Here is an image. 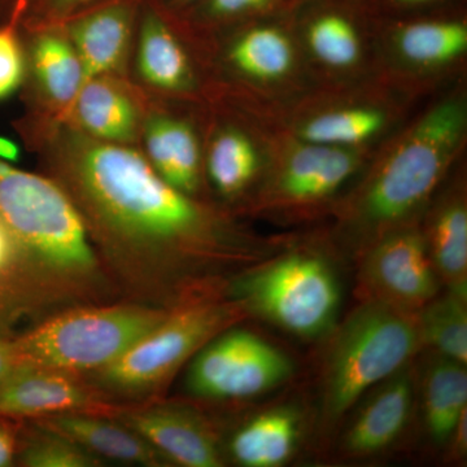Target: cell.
Masks as SVG:
<instances>
[{
    "label": "cell",
    "mask_w": 467,
    "mask_h": 467,
    "mask_svg": "<svg viewBox=\"0 0 467 467\" xmlns=\"http://www.w3.org/2000/svg\"><path fill=\"white\" fill-rule=\"evenodd\" d=\"M244 112L263 129L269 152L265 174L244 217L285 225L328 220L335 204L361 173L374 150L301 142Z\"/></svg>",
    "instance_id": "52a82bcc"
},
{
    "label": "cell",
    "mask_w": 467,
    "mask_h": 467,
    "mask_svg": "<svg viewBox=\"0 0 467 467\" xmlns=\"http://www.w3.org/2000/svg\"><path fill=\"white\" fill-rule=\"evenodd\" d=\"M353 2H364V3H367L368 0H353Z\"/></svg>",
    "instance_id": "60d3db41"
},
{
    "label": "cell",
    "mask_w": 467,
    "mask_h": 467,
    "mask_svg": "<svg viewBox=\"0 0 467 467\" xmlns=\"http://www.w3.org/2000/svg\"><path fill=\"white\" fill-rule=\"evenodd\" d=\"M26 5L27 0H17L0 26V100L11 97L26 82L23 21Z\"/></svg>",
    "instance_id": "4dcf8cb0"
},
{
    "label": "cell",
    "mask_w": 467,
    "mask_h": 467,
    "mask_svg": "<svg viewBox=\"0 0 467 467\" xmlns=\"http://www.w3.org/2000/svg\"><path fill=\"white\" fill-rule=\"evenodd\" d=\"M169 313L134 301L60 310L14 340L18 364L76 376L97 373L121 358Z\"/></svg>",
    "instance_id": "ba28073f"
},
{
    "label": "cell",
    "mask_w": 467,
    "mask_h": 467,
    "mask_svg": "<svg viewBox=\"0 0 467 467\" xmlns=\"http://www.w3.org/2000/svg\"><path fill=\"white\" fill-rule=\"evenodd\" d=\"M48 309L11 227L0 216V324Z\"/></svg>",
    "instance_id": "f1b7e54d"
},
{
    "label": "cell",
    "mask_w": 467,
    "mask_h": 467,
    "mask_svg": "<svg viewBox=\"0 0 467 467\" xmlns=\"http://www.w3.org/2000/svg\"><path fill=\"white\" fill-rule=\"evenodd\" d=\"M18 359L14 340L5 339L0 335V387L17 368Z\"/></svg>",
    "instance_id": "8d00e7d4"
},
{
    "label": "cell",
    "mask_w": 467,
    "mask_h": 467,
    "mask_svg": "<svg viewBox=\"0 0 467 467\" xmlns=\"http://www.w3.org/2000/svg\"><path fill=\"white\" fill-rule=\"evenodd\" d=\"M0 216L20 243L47 308L109 303L115 285L75 204L50 177L0 160Z\"/></svg>",
    "instance_id": "3957f363"
},
{
    "label": "cell",
    "mask_w": 467,
    "mask_h": 467,
    "mask_svg": "<svg viewBox=\"0 0 467 467\" xmlns=\"http://www.w3.org/2000/svg\"><path fill=\"white\" fill-rule=\"evenodd\" d=\"M444 453L451 462H462L467 456V414L461 418L453 434L451 435L448 444L445 445Z\"/></svg>",
    "instance_id": "e575fe53"
},
{
    "label": "cell",
    "mask_w": 467,
    "mask_h": 467,
    "mask_svg": "<svg viewBox=\"0 0 467 467\" xmlns=\"http://www.w3.org/2000/svg\"><path fill=\"white\" fill-rule=\"evenodd\" d=\"M121 422L158 451L171 465L221 467L227 462L225 445L199 411L175 404L122 410Z\"/></svg>",
    "instance_id": "44dd1931"
},
{
    "label": "cell",
    "mask_w": 467,
    "mask_h": 467,
    "mask_svg": "<svg viewBox=\"0 0 467 467\" xmlns=\"http://www.w3.org/2000/svg\"><path fill=\"white\" fill-rule=\"evenodd\" d=\"M466 150L467 76L423 101L374 150L328 217L335 251L355 260L387 234L418 225Z\"/></svg>",
    "instance_id": "7a4b0ae2"
},
{
    "label": "cell",
    "mask_w": 467,
    "mask_h": 467,
    "mask_svg": "<svg viewBox=\"0 0 467 467\" xmlns=\"http://www.w3.org/2000/svg\"><path fill=\"white\" fill-rule=\"evenodd\" d=\"M146 0H99L61 24L86 78L131 77L135 36Z\"/></svg>",
    "instance_id": "ffe728a7"
},
{
    "label": "cell",
    "mask_w": 467,
    "mask_h": 467,
    "mask_svg": "<svg viewBox=\"0 0 467 467\" xmlns=\"http://www.w3.org/2000/svg\"><path fill=\"white\" fill-rule=\"evenodd\" d=\"M417 367V407L427 441L444 451L461 418L467 414V365L427 350Z\"/></svg>",
    "instance_id": "484cf974"
},
{
    "label": "cell",
    "mask_w": 467,
    "mask_h": 467,
    "mask_svg": "<svg viewBox=\"0 0 467 467\" xmlns=\"http://www.w3.org/2000/svg\"><path fill=\"white\" fill-rule=\"evenodd\" d=\"M306 413L296 402H278L252 414L227 441V459L243 467H279L294 460L306 435Z\"/></svg>",
    "instance_id": "d4e9b609"
},
{
    "label": "cell",
    "mask_w": 467,
    "mask_h": 467,
    "mask_svg": "<svg viewBox=\"0 0 467 467\" xmlns=\"http://www.w3.org/2000/svg\"><path fill=\"white\" fill-rule=\"evenodd\" d=\"M16 129L75 204L113 285L134 303L171 310L225 295L292 238L264 235L217 202L178 192L138 147L101 142L34 110Z\"/></svg>",
    "instance_id": "6da1fadb"
},
{
    "label": "cell",
    "mask_w": 467,
    "mask_h": 467,
    "mask_svg": "<svg viewBox=\"0 0 467 467\" xmlns=\"http://www.w3.org/2000/svg\"><path fill=\"white\" fill-rule=\"evenodd\" d=\"M459 3L460 0H368L367 5L379 16H405L451 7Z\"/></svg>",
    "instance_id": "836d02e7"
},
{
    "label": "cell",
    "mask_w": 467,
    "mask_h": 467,
    "mask_svg": "<svg viewBox=\"0 0 467 467\" xmlns=\"http://www.w3.org/2000/svg\"><path fill=\"white\" fill-rule=\"evenodd\" d=\"M17 439L14 430L0 422V467L12 465L17 454Z\"/></svg>",
    "instance_id": "d590c367"
},
{
    "label": "cell",
    "mask_w": 467,
    "mask_h": 467,
    "mask_svg": "<svg viewBox=\"0 0 467 467\" xmlns=\"http://www.w3.org/2000/svg\"><path fill=\"white\" fill-rule=\"evenodd\" d=\"M0 2H2V5H5V16H7L8 12L11 11V8L14 7L15 3H16L17 0H0Z\"/></svg>",
    "instance_id": "ab89813d"
},
{
    "label": "cell",
    "mask_w": 467,
    "mask_h": 467,
    "mask_svg": "<svg viewBox=\"0 0 467 467\" xmlns=\"http://www.w3.org/2000/svg\"><path fill=\"white\" fill-rule=\"evenodd\" d=\"M147 91L131 77L86 78L66 121L101 142L138 147Z\"/></svg>",
    "instance_id": "cb8c5ba5"
},
{
    "label": "cell",
    "mask_w": 467,
    "mask_h": 467,
    "mask_svg": "<svg viewBox=\"0 0 467 467\" xmlns=\"http://www.w3.org/2000/svg\"><path fill=\"white\" fill-rule=\"evenodd\" d=\"M420 229L442 290L467 299V164L454 167L432 196Z\"/></svg>",
    "instance_id": "7402d4cb"
},
{
    "label": "cell",
    "mask_w": 467,
    "mask_h": 467,
    "mask_svg": "<svg viewBox=\"0 0 467 467\" xmlns=\"http://www.w3.org/2000/svg\"><path fill=\"white\" fill-rule=\"evenodd\" d=\"M202 150L212 201L244 217L266 171L263 129L244 110L208 94L202 103Z\"/></svg>",
    "instance_id": "4fadbf2b"
},
{
    "label": "cell",
    "mask_w": 467,
    "mask_h": 467,
    "mask_svg": "<svg viewBox=\"0 0 467 467\" xmlns=\"http://www.w3.org/2000/svg\"><path fill=\"white\" fill-rule=\"evenodd\" d=\"M116 418L91 413H66L39 418L36 426L69 439L101 460L147 467L168 466L158 451Z\"/></svg>",
    "instance_id": "4316f807"
},
{
    "label": "cell",
    "mask_w": 467,
    "mask_h": 467,
    "mask_svg": "<svg viewBox=\"0 0 467 467\" xmlns=\"http://www.w3.org/2000/svg\"><path fill=\"white\" fill-rule=\"evenodd\" d=\"M18 460L26 467H99L104 462L76 442L42 427L18 453Z\"/></svg>",
    "instance_id": "1f68e13d"
},
{
    "label": "cell",
    "mask_w": 467,
    "mask_h": 467,
    "mask_svg": "<svg viewBox=\"0 0 467 467\" xmlns=\"http://www.w3.org/2000/svg\"><path fill=\"white\" fill-rule=\"evenodd\" d=\"M294 17L251 21L193 46L209 84L261 101L290 99L315 86Z\"/></svg>",
    "instance_id": "9c48e42d"
},
{
    "label": "cell",
    "mask_w": 467,
    "mask_h": 467,
    "mask_svg": "<svg viewBox=\"0 0 467 467\" xmlns=\"http://www.w3.org/2000/svg\"><path fill=\"white\" fill-rule=\"evenodd\" d=\"M310 0H201L182 12L162 7L190 47L232 27L266 20L292 17ZM159 5V3H158Z\"/></svg>",
    "instance_id": "83f0119b"
},
{
    "label": "cell",
    "mask_w": 467,
    "mask_h": 467,
    "mask_svg": "<svg viewBox=\"0 0 467 467\" xmlns=\"http://www.w3.org/2000/svg\"><path fill=\"white\" fill-rule=\"evenodd\" d=\"M418 410L417 359L368 389L333 436L334 456L361 462L389 453L402 441Z\"/></svg>",
    "instance_id": "e0dca14e"
},
{
    "label": "cell",
    "mask_w": 467,
    "mask_h": 467,
    "mask_svg": "<svg viewBox=\"0 0 467 467\" xmlns=\"http://www.w3.org/2000/svg\"><path fill=\"white\" fill-rule=\"evenodd\" d=\"M248 317L226 295L178 306L119 359L90 374L103 389L126 396L159 391L218 334Z\"/></svg>",
    "instance_id": "8fae6325"
},
{
    "label": "cell",
    "mask_w": 467,
    "mask_h": 467,
    "mask_svg": "<svg viewBox=\"0 0 467 467\" xmlns=\"http://www.w3.org/2000/svg\"><path fill=\"white\" fill-rule=\"evenodd\" d=\"M79 376L55 368L18 364L0 387V417L39 418L91 413L117 418L121 408Z\"/></svg>",
    "instance_id": "d6986e66"
},
{
    "label": "cell",
    "mask_w": 467,
    "mask_h": 467,
    "mask_svg": "<svg viewBox=\"0 0 467 467\" xmlns=\"http://www.w3.org/2000/svg\"><path fill=\"white\" fill-rule=\"evenodd\" d=\"M353 261L358 300L418 313L442 290L420 223L387 234Z\"/></svg>",
    "instance_id": "9a60e30c"
},
{
    "label": "cell",
    "mask_w": 467,
    "mask_h": 467,
    "mask_svg": "<svg viewBox=\"0 0 467 467\" xmlns=\"http://www.w3.org/2000/svg\"><path fill=\"white\" fill-rule=\"evenodd\" d=\"M21 147L14 140L0 135V160L14 164L21 155Z\"/></svg>",
    "instance_id": "74e56055"
},
{
    "label": "cell",
    "mask_w": 467,
    "mask_h": 467,
    "mask_svg": "<svg viewBox=\"0 0 467 467\" xmlns=\"http://www.w3.org/2000/svg\"><path fill=\"white\" fill-rule=\"evenodd\" d=\"M99 0H27L23 30L57 26Z\"/></svg>",
    "instance_id": "d6a6232c"
},
{
    "label": "cell",
    "mask_w": 467,
    "mask_h": 467,
    "mask_svg": "<svg viewBox=\"0 0 467 467\" xmlns=\"http://www.w3.org/2000/svg\"><path fill=\"white\" fill-rule=\"evenodd\" d=\"M330 248L326 230L310 238L292 235L281 251L236 275L225 295L248 317L303 339L325 337L339 321L342 304Z\"/></svg>",
    "instance_id": "8992f818"
},
{
    "label": "cell",
    "mask_w": 467,
    "mask_h": 467,
    "mask_svg": "<svg viewBox=\"0 0 467 467\" xmlns=\"http://www.w3.org/2000/svg\"><path fill=\"white\" fill-rule=\"evenodd\" d=\"M328 337L317 384L316 434L331 441L350 409L374 386L420 358L417 313L358 300Z\"/></svg>",
    "instance_id": "5b68a950"
},
{
    "label": "cell",
    "mask_w": 467,
    "mask_h": 467,
    "mask_svg": "<svg viewBox=\"0 0 467 467\" xmlns=\"http://www.w3.org/2000/svg\"><path fill=\"white\" fill-rule=\"evenodd\" d=\"M189 364L187 391L205 400H251L281 389L295 374L284 350L239 325L214 337Z\"/></svg>",
    "instance_id": "5bb4252c"
},
{
    "label": "cell",
    "mask_w": 467,
    "mask_h": 467,
    "mask_svg": "<svg viewBox=\"0 0 467 467\" xmlns=\"http://www.w3.org/2000/svg\"><path fill=\"white\" fill-rule=\"evenodd\" d=\"M161 7L169 9L171 12H182L184 9L192 7L201 0H155Z\"/></svg>",
    "instance_id": "f35d334b"
},
{
    "label": "cell",
    "mask_w": 467,
    "mask_h": 467,
    "mask_svg": "<svg viewBox=\"0 0 467 467\" xmlns=\"http://www.w3.org/2000/svg\"><path fill=\"white\" fill-rule=\"evenodd\" d=\"M377 76L420 100L467 76L462 5L405 16L378 15Z\"/></svg>",
    "instance_id": "30bf717a"
},
{
    "label": "cell",
    "mask_w": 467,
    "mask_h": 467,
    "mask_svg": "<svg viewBox=\"0 0 467 467\" xmlns=\"http://www.w3.org/2000/svg\"><path fill=\"white\" fill-rule=\"evenodd\" d=\"M23 34L26 42V109L67 119L86 81L75 46L61 26L23 30Z\"/></svg>",
    "instance_id": "603a6c76"
},
{
    "label": "cell",
    "mask_w": 467,
    "mask_h": 467,
    "mask_svg": "<svg viewBox=\"0 0 467 467\" xmlns=\"http://www.w3.org/2000/svg\"><path fill=\"white\" fill-rule=\"evenodd\" d=\"M130 76L144 90L165 99L205 101L207 76L182 34L155 0H146L140 11Z\"/></svg>",
    "instance_id": "ac0fdd59"
},
{
    "label": "cell",
    "mask_w": 467,
    "mask_h": 467,
    "mask_svg": "<svg viewBox=\"0 0 467 467\" xmlns=\"http://www.w3.org/2000/svg\"><path fill=\"white\" fill-rule=\"evenodd\" d=\"M211 88L295 140L349 150H376L425 101L378 76L353 84L315 85L279 101L252 99L214 85Z\"/></svg>",
    "instance_id": "277c9868"
},
{
    "label": "cell",
    "mask_w": 467,
    "mask_h": 467,
    "mask_svg": "<svg viewBox=\"0 0 467 467\" xmlns=\"http://www.w3.org/2000/svg\"><path fill=\"white\" fill-rule=\"evenodd\" d=\"M378 15L367 3L310 0L295 15L313 84H353L377 76Z\"/></svg>",
    "instance_id": "7c38bea8"
},
{
    "label": "cell",
    "mask_w": 467,
    "mask_h": 467,
    "mask_svg": "<svg viewBox=\"0 0 467 467\" xmlns=\"http://www.w3.org/2000/svg\"><path fill=\"white\" fill-rule=\"evenodd\" d=\"M138 149L178 192L213 202L204 174L202 103L165 99L147 91Z\"/></svg>",
    "instance_id": "2e32d148"
},
{
    "label": "cell",
    "mask_w": 467,
    "mask_h": 467,
    "mask_svg": "<svg viewBox=\"0 0 467 467\" xmlns=\"http://www.w3.org/2000/svg\"><path fill=\"white\" fill-rule=\"evenodd\" d=\"M423 348L467 365V299L441 290L417 313Z\"/></svg>",
    "instance_id": "f546056e"
}]
</instances>
